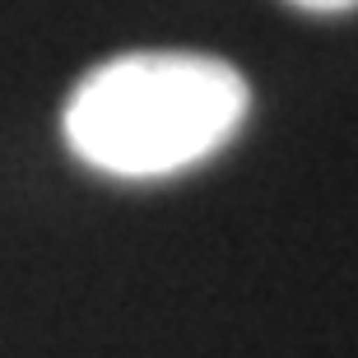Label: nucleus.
<instances>
[{
  "label": "nucleus",
  "instance_id": "obj_1",
  "mask_svg": "<svg viewBox=\"0 0 358 358\" xmlns=\"http://www.w3.org/2000/svg\"><path fill=\"white\" fill-rule=\"evenodd\" d=\"M238 70L200 52H131L89 70L66 98L70 154L107 177L149 182L205 163L247 121Z\"/></svg>",
  "mask_w": 358,
  "mask_h": 358
},
{
  "label": "nucleus",
  "instance_id": "obj_2",
  "mask_svg": "<svg viewBox=\"0 0 358 358\" xmlns=\"http://www.w3.org/2000/svg\"><path fill=\"white\" fill-rule=\"evenodd\" d=\"M298 10H312V14H340V10H354L358 0H289Z\"/></svg>",
  "mask_w": 358,
  "mask_h": 358
}]
</instances>
